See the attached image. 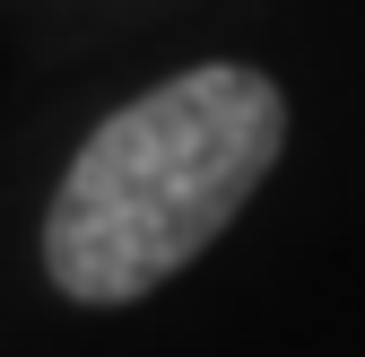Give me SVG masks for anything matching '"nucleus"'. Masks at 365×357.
Instances as JSON below:
<instances>
[{
  "label": "nucleus",
  "instance_id": "1",
  "mask_svg": "<svg viewBox=\"0 0 365 357\" xmlns=\"http://www.w3.org/2000/svg\"><path fill=\"white\" fill-rule=\"evenodd\" d=\"M287 149V96L252 61H200L78 140L43 209V279L70 305H140L244 218Z\"/></svg>",
  "mask_w": 365,
  "mask_h": 357
}]
</instances>
